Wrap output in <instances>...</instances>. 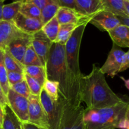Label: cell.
I'll return each mask as SVG.
<instances>
[{
	"instance_id": "cell-14",
	"label": "cell",
	"mask_w": 129,
	"mask_h": 129,
	"mask_svg": "<svg viewBox=\"0 0 129 129\" xmlns=\"http://www.w3.org/2000/svg\"><path fill=\"white\" fill-rule=\"evenodd\" d=\"M31 39L32 35L26 34L11 42L6 49L16 60L21 63L26 49L31 45Z\"/></svg>"
},
{
	"instance_id": "cell-7",
	"label": "cell",
	"mask_w": 129,
	"mask_h": 129,
	"mask_svg": "<svg viewBox=\"0 0 129 129\" xmlns=\"http://www.w3.org/2000/svg\"><path fill=\"white\" fill-rule=\"evenodd\" d=\"M28 122L43 128L50 129L46 114L40 103L39 96L31 94L28 98Z\"/></svg>"
},
{
	"instance_id": "cell-13",
	"label": "cell",
	"mask_w": 129,
	"mask_h": 129,
	"mask_svg": "<svg viewBox=\"0 0 129 129\" xmlns=\"http://www.w3.org/2000/svg\"><path fill=\"white\" fill-rule=\"evenodd\" d=\"M89 23L102 31H108L120 25L117 16L109 11L102 10L97 13L91 19Z\"/></svg>"
},
{
	"instance_id": "cell-19",
	"label": "cell",
	"mask_w": 129,
	"mask_h": 129,
	"mask_svg": "<svg viewBox=\"0 0 129 129\" xmlns=\"http://www.w3.org/2000/svg\"><path fill=\"white\" fill-rule=\"evenodd\" d=\"M60 8L57 0H52L47 4L44 8L41 10V15H40V20L42 25L50 21L51 19L56 16L58 10Z\"/></svg>"
},
{
	"instance_id": "cell-38",
	"label": "cell",
	"mask_w": 129,
	"mask_h": 129,
	"mask_svg": "<svg viewBox=\"0 0 129 129\" xmlns=\"http://www.w3.org/2000/svg\"><path fill=\"white\" fill-rule=\"evenodd\" d=\"M123 7L125 15L129 16V1L123 0Z\"/></svg>"
},
{
	"instance_id": "cell-39",
	"label": "cell",
	"mask_w": 129,
	"mask_h": 129,
	"mask_svg": "<svg viewBox=\"0 0 129 129\" xmlns=\"http://www.w3.org/2000/svg\"><path fill=\"white\" fill-rule=\"evenodd\" d=\"M3 116H4L3 108L0 105V128H1V127H2L3 121Z\"/></svg>"
},
{
	"instance_id": "cell-28",
	"label": "cell",
	"mask_w": 129,
	"mask_h": 129,
	"mask_svg": "<svg viewBox=\"0 0 129 129\" xmlns=\"http://www.w3.org/2000/svg\"><path fill=\"white\" fill-rule=\"evenodd\" d=\"M0 84L5 94H7L10 86L7 78V71L4 64V55L3 51L0 50Z\"/></svg>"
},
{
	"instance_id": "cell-33",
	"label": "cell",
	"mask_w": 129,
	"mask_h": 129,
	"mask_svg": "<svg viewBox=\"0 0 129 129\" xmlns=\"http://www.w3.org/2000/svg\"><path fill=\"white\" fill-rule=\"evenodd\" d=\"M52 0H25L24 1H26V2H30L31 3L34 4L35 6H37L40 10H42L44 8V6L52 1Z\"/></svg>"
},
{
	"instance_id": "cell-20",
	"label": "cell",
	"mask_w": 129,
	"mask_h": 129,
	"mask_svg": "<svg viewBox=\"0 0 129 129\" xmlns=\"http://www.w3.org/2000/svg\"><path fill=\"white\" fill-rule=\"evenodd\" d=\"M103 10L116 16H127L123 10V0H101Z\"/></svg>"
},
{
	"instance_id": "cell-45",
	"label": "cell",
	"mask_w": 129,
	"mask_h": 129,
	"mask_svg": "<svg viewBox=\"0 0 129 129\" xmlns=\"http://www.w3.org/2000/svg\"><path fill=\"white\" fill-rule=\"evenodd\" d=\"M0 129H1V128H0Z\"/></svg>"
},
{
	"instance_id": "cell-1",
	"label": "cell",
	"mask_w": 129,
	"mask_h": 129,
	"mask_svg": "<svg viewBox=\"0 0 129 129\" xmlns=\"http://www.w3.org/2000/svg\"><path fill=\"white\" fill-rule=\"evenodd\" d=\"M47 79L59 83V96L74 103L79 100V81L71 73L66 60L64 45L53 43L46 65Z\"/></svg>"
},
{
	"instance_id": "cell-17",
	"label": "cell",
	"mask_w": 129,
	"mask_h": 129,
	"mask_svg": "<svg viewBox=\"0 0 129 129\" xmlns=\"http://www.w3.org/2000/svg\"><path fill=\"white\" fill-rule=\"evenodd\" d=\"M4 116L1 129H22V122L6 105L3 108Z\"/></svg>"
},
{
	"instance_id": "cell-22",
	"label": "cell",
	"mask_w": 129,
	"mask_h": 129,
	"mask_svg": "<svg viewBox=\"0 0 129 129\" xmlns=\"http://www.w3.org/2000/svg\"><path fill=\"white\" fill-rule=\"evenodd\" d=\"M22 3L23 1H16L8 5H4L3 8L2 20L12 21L14 18L20 12Z\"/></svg>"
},
{
	"instance_id": "cell-29",
	"label": "cell",
	"mask_w": 129,
	"mask_h": 129,
	"mask_svg": "<svg viewBox=\"0 0 129 129\" xmlns=\"http://www.w3.org/2000/svg\"><path fill=\"white\" fill-rule=\"evenodd\" d=\"M24 74H25L24 79H25V81H26V84H27L31 94L35 96L40 95V93L42 91V86L35 79L31 78V77L28 76L27 74H25V73H24Z\"/></svg>"
},
{
	"instance_id": "cell-11",
	"label": "cell",
	"mask_w": 129,
	"mask_h": 129,
	"mask_svg": "<svg viewBox=\"0 0 129 129\" xmlns=\"http://www.w3.org/2000/svg\"><path fill=\"white\" fill-rule=\"evenodd\" d=\"M55 17L59 25L76 24L80 25L88 24L91 19V18L81 15L76 10L66 7L59 8Z\"/></svg>"
},
{
	"instance_id": "cell-21",
	"label": "cell",
	"mask_w": 129,
	"mask_h": 129,
	"mask_svg": "<svg viewBox=\"0 0 129 129\" xmlns=\"http://www.w3.org/2000/svg\"><path fill=\"white\" fill-rule=\"evenodd\" d=\"M4 64L7 71L24 73V66L16 60L6 49L3 50Z\"/></svg>"
},
{
	"instance_id": "cell-30",
	"label": "cell",
	"mask_w": 129,
	"mask_h": 129,
	"mask_svg": "<svg viewBox=\"0 0 129 129\" xmlns=\"http://www.w3.org/2000/svg\"><path fill=\"white\" fill-rule=\"evenodd\" d=\"M10 89L15 91L17 94L27 98V99L31 95V93H30L29 88L28 87V85L26 84V81H25V79L21 81L16 83V84L10 86Z\"/></svg>"
},
{
	"instance_id": "cell-27",
	"label": "cell",
	"mask_w": 129,
	"mask_h": 129,
	"mask_svg": "<svg viewBox=\"0 0 129 129\" xmlns=\"http://www.w3.org/2000/svg\"><path fill=\"white\" fill-rule=\"evenodd\" d=\"M42 89L54 101H57L59 98V83L55 81L47 79L42 86Z\"/></svg>"
},
{
	"instance_id": "cell-5",
	"label": "cell",
	"mask_w": 129,
	"mask_h": 129,
	"mask_svg": "<svg viewBox=\"0 0 129 129\" xmlns=\"http://www.w3.org/2000/svg\"><path fill=\"white\" fill-rule=\"evenodd\" d=\"M129 67V51L124 52L114 45L111 49L101 71L113 78L118 73L127 70Z\"/></svg>"
},
{
	"instance_id": "cell-35",
	"label": "cell",
	"mask_w": 129,
	"mask_h": 129,
	"mask_svg": "<svg viewBox=\"0 0 129 129\" xmlns=\"http://www.w3.org/2000/svg\"><path fill=\"white\" fill-rule=\"evenodd\" d=\"M22 129H47L39 127L30 122H22Z\"/></svg>"
},
{
	"instance_id": "cell-37",
	"label": "cell",
	"mask_w": 129,
	"mask_h": 129,
	"mask_svg": "<svg viewBox=\"0 0 129 129\" xmlns=\"http://www.w3.org/2000/svg\"><path fill=\"white\" fill-rule=\"evenodd\" d=\"M118 128L129 129V117H127L122 119L118 125Z\"/></svg>"
},
{
	"instance_id": "cell-16",
	"label": "cell",
	"mask_w": 129,
	"mask_h": 129,
	"mask_svg": "<svg viewBox=\"0 0 129 129\" xmlns=\"http://www.w3.org/2000/svg\"><path fill=\"white\" fill-rule=\"evenodd\" d=\"M108 33L117 46L129 47V27L120 25L108 31Z\"/></svg>"
},
{
	"instance_id": "cell-6",
	"label": "cell",
	"mask_w": 129,
	"mask_h": 129,
	"mask_svg": "<svg viewBox=\"0 0 129 129\" xmlns=\"http://www.w3.org/2000/svg\"><path fill=\"white\" fill-rule=\"evenodd\" d=\"M81 105L71 103L61 97L59 129H73L79 115L84 109Z\"/></svg>"
},
{
	"instance_id": "cell-31",
	"label": "cell",
	"mask_w": 129,
	"mask_h": 129,
	"mask_svg": "<svg viewBox=\"0 0 129 129\" xmlns=\"http://www.w3.org/2000/svg\"><path fill=\"white\" fill-rule=\"evenodd\" d=\"M24 73L18 72L7 71V78L9 86L16 84L24 79Z\"/></svg>"
},
{
	"instance_id": "cell-23",
	"label": "cell",
	"mask_w": 129,
	"mask_h": 129,
	"mask_svg": "<svg viewBox=\"0 0 129 129\" xmlns=\"http://www.w3.org/2000/svg\"><path fill=\"white\" fill-rule=\"evenodd\" d=\"M78 26H79V25H76V24L60 25L59 32H58L57 37L55 42L65 45L66 43L67 42V41L69 40V38L72 35L73 31Z\"/></svg>"
},
{
	"instance_id": "cell-4",
	"label": "cell",
	"mask_w": 129,
	"mask_h": 129,
	"mask_svg": "<svg viewBox=\"0 0 129 129\" xmlns=\"http://www.w3.org/2000/svg\"><path fill=\"white\" fill-rule=\"evenodd\" d=\"M86 25L87 24L85 23L78 26L64 45L66 60L68 66L71 73L78 81H80L81 77L83 76L79 68V50Z\"/></svg>"
},
{
	"instance_id": "cell-26",
	"label": "cell",
	"mask_w": 129,
	"mask_h": 129,
	"mask_svg": "<svg viewBox=\"0 0 129 129\" xmlns=\"http://www.w3.org/2000/svg\"><path fill=\"white\" fill-rule=\"evenodd\" d=\"M21 64L24 66H44L40 58L36 54L31 45L28 47L23 57Z\"/></svg>"
},
{
	"instance_id": "cell-8",
	"label": "cell",
	"mask_w": 129,
	"mask_h": 129,
	"mask_svg": "<svg viewBox=\"0 0 129 129\" xmlns=\"http://www.w3.org/2000/svg\"><path fill=\"white\" fill-rule=\"evenodd\" d=\"M8 105L21 122L28 121V101L11 89L6 94Z\"/></svg>"
},
{
	"instance_id": "cell-24",
	"label": "cell",
	"mask_w": 129,
	"mask_h": 129,
	"mask_svg": "<svg viewBox=\"0 0 129 129\" xmlns=\"http://www.w3.org/2000/svg\"><path fill=\"white\" fill-rule=\"evenodd\" d=\"M59 26H60V25H59L56 17L55 16L50 21H48L47 23L43 25L42 30L44 31L45 35L49 38V40L54 43L56 40L57 37Z\"/></svg>"
},
{
	"instance_id": "cell-36",
	"label": "cell",
	"mask_w": 129,
	"mask_h": 129,
	"mask_svg": "<svg viewBox=\"0 0 129 129\" xmlns=\"http://www.w3.org/2000/svg\"><path fill=\"white\" fill-rule=\"evenodd\" d=\"M120 25L129 27V16H117Z\"/></svg>"
},
{
	"instance_id": "cell-42",
	"label": "cell",
	"mask_w": 129,
	"mask_h": 129,
	"mask_svg": "<svg viewBox=\"0 0 129 129\" xmlns=\"http://www.w3.org/2000/svg\"><path fill=\"white\" fill-rule=\"evenodd\" d=\"M24 1L25 0H14V1Z\"/></svg>"
},
{
	"instance_id": "cell-2",
	"label": "cell",
	"mask_w": 129,
	"mask_h": 129,
	"mask_svg": "<svg viewBox=\"0 0 129 129\" xmlns=\"http://www.w3.org/2000/svg\"><path fill=\"white\" fill-rule=\"evenodd\" d=\"M79 100L91 109L112 107L123 100L111 89L100 68L93 64L91 73L80 78Z\"/></svg>"
},
{
	"instance_id": "cell-43",
	"label": "cell",
	"mask_w": 129,
	"mask_h": 129,
	"mask_svg": "<svg viewBox=\"0 0 129 129\" xmlns=\"http://www.w3.org/2000/svg\"><path fill=\"white\" fill-rule=\"evenodd\" d=\"M1 1H6V0H1Z\"/></svg>"
},
{
	"instance_id": "cell-41",
	"label": "cell",
	"mask_w": 129,
	"mask_h": 129,
	"mask_svg": "<svg viewBox=\"0 0 129 129\" xmlns=\"http://www.w3.org/2000/svg\"><path fill=\"white\" fill-rule=\"evenodd\" d=\"M121 78H122V79H123V81H124V83H125V86L126 87H127V89H129V87H128V79H124V78H123L122 77H121Z\"/></svg>"
},
{
	"instance_id": "cell-18",
	"label": "cell",
	"mask_w": 129,
	"mask_h": 129,
	"mask_svg": "<svg viewBox=\"0 0 129 129\" xmlns=\"http://www.w3.org/2000/svg\"><path fill=\"white\" fill-rule=\"evenodd\" d=\"M24 73L37 81L43 86L47 79L46 68L44 66H28L24 67Z\"/></svg>"
},
{
	"instance_id": "cell-15",
	"label": "cell",
	"mask_w": 129,
	"mask_h": 129,
	"mask_svg": "<svg viewBox=\"0 0 129 129\" xmlns=\"http://www.w3.org/2000/svg\"><path fill=\"white\" fill-rule=\"evenodd\" d=\"M78 12L87 17L93 18L103 10L101 0H75Z\"/></svg>"
},
{
	"instance_id": "cell-34",
	"label": "cell",
	"mask_w": 129,
	"mask_h": 129,
	"mask_svg": "<svg viewBox=\"0 0 129 129\" xmlns=\"http://www.w3.org/2000/svg\"><path fill=\"white\" fill-rule=\"evenodd\" d=\"M8 105V100L6 95L4 93L1 84H0V105L4 108V107Z\"/></svg>"
},
{
	"instance_id": "cell-40",
	"label": "cell",
	"mask_w": 129,
	"mask_h": 129,
	"mask_svg": "<svg viewBox=\"0 0 129 129\" xmlns=\"http://www.w3.org/2000/svg\"><path fill=\"white\" fill-rule=\"evenodd\" d=\"M4 6V1L0 0V20H2V15H3V8Z\"/></svg>"
},
{
	"instance_id": "cell-25",
	"label": "cell",
	"mask_w": 129,
	"mask_h": 129,
	"mask_svg": "<svg viewBox=\"0 0 129 129\" xmlns=\"http://www.w3.org/2000/svg\"><path fill=\"white\" fill-rule=\"evenodd\" d=\"M20 13L24 16L40 20L41 10L31 3L23 1L20 8Z\"/></svg>"
},
{
	"instance_id": "cell-10",
	"label": "cell",
	"mask_w": 129,
	"mask_h": 129,
	"mask_svg": "<svg viewBox=\"0 0 129 129\" xmlns=\"http://www.w3.org/2000/svg\"><path fill=\"white\" fill-rule=\"evenodd\" d=\"M25 35L26 34L16 28L12 21L0 20V50L3 51L11 42Z\"/></svg>"
},
{
	"instance_id": "cell-12",
	"label": "cell",
	"mask_w": 129,
	"mask_h": 129,
	"mask_svg": "<svg viewBox=\"0 0 129 129\" xmlns=\"http://www.w3.org/2000/svg\"><path fill=\"white\" fill-rule=\"evenodd\" d=\"M12 22L20 31L31 35L42 30L43 26L40 19L33 18L24 16L20 12L14 18Z\"/></svg>"
},
{
	"instance_id": "cell-44",
	"label": "cell",
	"mask_w": 129,
	"mask_h": 129,
	"mask_svg": "<svg viewBox=\"0 0 129 129\" xmlns=\"http://www.w3.org/2000/svg\"><path fill=\"white\" fill-rule=\"evenodd\" d=\"M127 1H129V0H127Z\"/></svg>"
},
{
	"instance_id": "cell-32",
	"label": "cell",
	"mask_w": 129,
	"mask_h": 129,
	"mask_svg": "<svg viewBox=\"0 0 129 129\" xmlns=\"http://www.w3.org/2000/svg\"><path fill=\"white\" fill-rule=\"evenodd\" d=\"M57 1L60 7L68 8L78 11L75 0H57Z\"/></svg>"
},
{
	"instance_id": "cell-9",
	"label": "cell",
	"mask_w": 129,
	"mask_h": 129,
	"mask_svg": "<svg viewBox=\"0 0 129 129\" xmlns=\"http://www.w3.org/2000/svg\"><path fill=\"white\" fill-rule=\"evenodd\" d=\"M52 44V42L49 40L42 30L32 35L31 45L44 66L46 65Z\"/></svg>"
},
{
	"instance_id": "cell-3",
	"label": "cell",
	"mask_w": 129,
	"mask_h": 129,
	"mask_svg": "<svg viewBox=\"0 0 129 129\" xmlns=\"http://www.w3.org/2000/svg\"><path fill=\"white\" fill-rule=\"evenodd\" d=\"M127 117H129V104L123 100L106 108H84L83 119L86 129H115Z\"/></svg>"
}]
</instances>
